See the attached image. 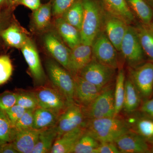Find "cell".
<instances>
[{
    "mask_svg": "<svg viewBox=\"0 0 153 153\" xmlns=\"http://www.w3.org/2000/svg\"><path fill=\"white\" fill-rule=\"evenodd\" d=\"M85 131L100 143H114L130 130L126 118L118 116L86 120Z\"/></svg>",
    "mask_w": 153,
    "mask_h": 153,
    "instance_id": "obj_1",
    "label": "cell"
},
{
    "mask_svg": "<svg viewBox=\"0 0 153 153\" xmlns=\"http://www.w3.org/2000/svg\"><path fill=\"white\" fill-rule=\"evenodd\" d=\"M84 17L80 31L81 43L91 46L103 30L105 9L100 0H82Z\"/></svg>",
    "mask_w": 153,
    "mask_h": 153,
    "instance_id": "obj_2",
    "label": "cell"
},
{
    "mask_svg": "<svg viewBox=\"0 0 153 153\" xmlns=\"http://www.w3.org/2000/svg\"><path fill=\"white\" fill-rule=\"evenodd\" d=\"M114 82L103 88L91 104L82 107L86 120L114 117Z\"/></svg>",
    "mask_w": 153,
    "mask_h": 153,
    "instance_id": "obj_3",
    "label": "cell"
},
{
    "mask_svg": "<svg viewBox=\"0 0 153 153\" xmlns=\"http://www.w3.org/2000/svg\"><path fill=\"white\" fill-rule=\"evenodd\" d=\"M46 68L52 85L63 96L67 104L74 103V82L72 74L59 63L49 60Z\"/></svg>",
    "mask_w": 153,
    "mask_h": 153,
    "instance_id": "obj_4",
    "label": "cell"
},
{
    "mask_svg": "<svg viewBox=\"0 0 153 153\" xmlns=\"http://www.w3.org/2000/svg\"><path fill=\"white\" fill-rule=\"evenodd\" d=\"M120 52L129 68H135L147 61L139 39L132 25L128 27Z\"/></svg>",
    "mask_w": 153,
    "mask_h": 153,
    "instance_id": "obj_5",
    "label": "cell"
},
{
    "mask_svg": "<svg viewBox=\"0 0 153 153\" xmlns=\"http://www.w3.org/2000/svg\"><path fill=\"white\" fill-rule=\"evenodd\" d=\"M116 69L92 59L77 75L97 87L103 88L114 82Z\"/></svg>",
    "mask_w": 153,
    "mask_h": 153,
    "instance_id": "obj_6",
    "label": "cell"
},
{
    "mask_svg": "<svg viewBox=\"0 0 153 153\" xmlns=\"http://www.w3.org/2000/svg\"><path fill=\"white\" fill-rule=\"evenodd\" d=\"M128 77L135 86L143 102L153 95V63L146 61L135 68L128 67Z\"/></svg>",
    "mask_w": 153,
    "mask_h": 153,
    "instance_id": "obj_7",
    "label": "cell"
},
{
    "mask_svg": "<svg viewBox=\"0 0 153 153\" xmlns=\"http://www.w3.org/2000/svg\"><path fill=\"white\" fill-rule=\"evenodd\" d=\"M93 59L100 63L117 69L119 66L118 51L103 30L94 39L91 44Z\"/></svg>",
    "mask_w": 153,
    "mask_h": 153,
    "instance_id": "obj_8",
    "label": "cell"
},
{
    "mask_svg": "<svg viewBox=\"0 0 153 153\" xmlns=\"http://www.w3.org/2000/svg\"><path fill=\"white\" fill-rule=\"evenodd\" d=\"M33 91L38 100V107L49 110L59 116L68 106L65 97L53 85H40Z\"/></svg>",
    "mask_w": 153,
    "mask_h": 153,
    "instance_id": "obj_9",
    "label": "cell"
},
{
    "mask_svg": "<svg viewBox=\"0 0 153 153\" xmlns=\"http://www.w3.org/2000/svg\"><path fill=\"white\" fill-rule=\"evenodd\" d=\"M86 120L82 107L75 102L68 105L58 117L56 125L57 137L75 129L84 127Z\"/></svg>",
    "mask_w": 153,
    "mask_h": 153,
    "instance_id": "obj_10",
    "label": "cell"
},
{
    "mask_svg": "<svg viewBox=\"0 0 153 153\" xmlns=\"http://www.w3.org/2000/svg\"><path fill=\"white\" fill-rule=\"evenodd\" d=\"M130 129L139 135L151 146L153 145V117L137 110L126 118Z\"/></svg>",
    "mask_w": 153,
    "mask_h": 153,
    "instance_id": "obj_11",
    "label": "cell"
},
{
    "mask_svg": "<svg viewBox=\"0 0 153 153\" xmlns=\"http://www.w3.org/2000/svg\"><path fill=\"white\" fill-rule=\"evenodd\" d=\"M128 25L121 19L105 10L103 31L118 52L120 51L122 42Z\"/></svg>",
    "mask_w": 153,
    "mask_h": 153,
    "instance_id": "obj_12",
    "label": "cell"
},
{
    "mask_svg": "<svg viewBox=\"0 0 153 153\" xmlns=\"http://www.w3.org/2000/svg\"><path fill=\"white\" fill-rule=\"evenodd\" d=\"M73 76L74 82V101L82 108L91 104L102 88L86 81L78 75Z\"/></svg>",
    "mask_w": 153,
    "mask_h": 153,
    "instance_id": "obj_13",
    "label": "cell"
},
{
    "mask_svg": "<svg viewBox=\"0 0 153 153\" xmlns=\"http://www.w3.org/2000/svg\"><path fill=\"white\" fill-rule=\"evenodd\" d=\"M114 143L120 153H152L151 145L131 130L119 137Z\"/></svg>",
    "mask_w": 153,
    "mask_h": 153,
    "instance_id": "obj_14",
    "label": "cell"
},
{
    "mask_svg": "<svg viewBox=\"0 0 153 153\" xmlns=\"http://www.w3.org/2000/svg\"><path fill=\"white\" fill-rule=\"evenodd\" d=\"M21 49L35 81L38 85H44L46 76L38 51L33 42L28 38Z\"/></svg>",
    "mask_w": 153,
    "mask_h": 153,
    "instance_id": "obj_15",
    "label": "cell"
},
{
    "mask_svg": "<svg viewBox=\"0 0 153 153\" xmlns=\"http://www.w3.org/2000/svg\"><path fill=\"white\" fill-rule=\"evenodd\" d=\"M45 46L54 59L65 69H69L71 49L52 33L47 34L44 37Z\"/></svg>",
    "mask_w": 153,
    "mask_h": 153,
    "instance_id": "obj_16",
    "label": "cell"
},
{
    "mask_svg": "<svg viewBox=\"0 0 153 153\" xmlns=\"http://www.w3.org/2000/svg\"><path fill=\"white\" fill-rule=\"evenodd\" d=\"M41 131L33 128L20 130L14 128L11 143L19 153H32Z\"/></svg>",
    "mask_w": 153,
    "mask_h": 153,
    "instance_id": "obj_17",
    "label": "cell"
},
{
    "mask_svg": "<svg viewBox=\"0 0 153 153\" xmlns=\"http://www.w3.org/2000/svg\"><path fill=\"white\" fill-rule=\"evenodd\" d=\"M92 59L91 46L81 43L71 49L68 71L72 76L77 75Z\"/></svg>",
    "mask_w": 153,
    "mask_h": 153,
    "instance_id": "obj_18",
    "label": "cell"
},
{
    "mask_svg": "<svg viewBox=\"0 0 153 153\" xmlns=\"http://www.w3.org/2000/svg\"><path fill=\"white\" fill-rule=\"evenodd\" d=\"M85 131V127H81L57 137L50 153H72L74 146Z\"/></svg>",
    "mask_w": 153,
    "mask_h": 153,
    "instance_id": "obj_19",
    "label": "cell"
},
{
    "mask_svg": "<svg viewBox=\"0 0 153 153\" xmlns=\"http://www.w3.org/2000/svg\"><path fill=\"white\" fill-rule=\"evenodd\" d=\"M133 26L147 61L153 63V30L149 25L136 21Z\"/></svg>",
    "mask_w": 153,
    "mask_h": 153,
    "instance_id": "obj_20",
    "label": "cell"
},
{
    "mask_svg": "<svg viewBox=\"0 0 153 153\" xmlns=\"http://www.w3.org/2000/svg\"><path fill=\"white\" fill-rule=\"evenodd\" d=\"M143 102L139 92L131 79L128 76L125 82L124 97L122 110L127 114H130L138 110Z\"/></svg>",
    "mask_w": 153,
    "mask_h": 153,
    "instance_id": "obj_21",
    "label": "cell"
},
{
    "mask_svg": "<svg viewBox=\"0 0 153 153\" xmlns=\"http://www.w3.org/2000/svg\"><path fill=\"white\" fill-rule=\"evenodd\" d=\"M107 11L123 20L128 25L137 21L130 10L126 0H100Z\"/></svg>",
    "mask_w": 153,
    "mask_h": 153,
    "instance_id": "obj_22",
    "label": "cell"
},
{
    "mask_svg": "<svg viewBox=\"0 0 153 153\" xmlns=\"http://www.w3.org/2000/svg\"><path fill=\"white\" fill-rule=\"evenodd\" d=\"M55 26L63 41L70 49L81 44L80 31L68 24L62 18L55 20Z\"/></svg>",
    "mask_w": 153,
    "mask_h": 153,
    "instance_id": "obj_23",
    "label": "cell"
},
{
    "mask_svg": "<svg viewBox=\"0 0 153 153\" xmlns=\"http://www.w3.org/2000/svg\"><path fill=\"white\" fill-rule=\"evenodd\" d=\"M126 1L138 21L149 25L152 19L153 9L146 0H126Z\"/></svg>",
    "mask_w": 153,
    "mask_h": 153,
    "instance_id": "obj_24",
    "label": "cell"
},
{
    "mask_svg": "<svg viewBox=\"0 0 153 153\" xmlns=\"http://www.w3.org/2000/svg\"><path fill=\"white\" fill-rule=\"evenodd\" d=\"M57 137L56 125L41 130L32 153H50Z\"/></svg>",
    "mask_w": 153,
    "mask_h": 153,
    "instance_id": "obj_25",
    "label": "cell"
},
{
    "mask_svg": "<svg viewBox=\"0 0 153 153\" xmlns=\"http://www.w3.org/2000/svg\"><path fill=\"white\" fill-rule=\"evenodd\" d=\"M59 116L49 110L38 107L34 110L33 128L41 130L56 125Z\"/></svg>",
    "mask_w": 153,
    "mask_h": 153,
    "instance_id": "obj_26",
    "label": "cell"
},
{
    "mask_svg": "<svg viewBox=\"0 0 153 153\" xmlns=\"http://www.w3.org/2000/svg\"><path fill=\"white\" fill-rule=\"evenodd\" d=\"M1 36L3 40L10 47L21 49L25 44L27 38L15 25H12L2 31Z\"/></svg>",
    "mask_w": 153,
    "mask_h": 153,
    "instance_id": "obj_27",
    "label": "cell"
},
{
    "mask_svg": "<svg viewBox=\"0 0 153 153\" xmlns=\"http://www.w3.org/2000/svg\"><path fill=\"white\" fill-rule=\"evenodd\" d=\"M84 17L82 0H76L61 16L66 22L74 26L79 31L82 27Z\"/></svg>",
    "mask_w": 153,
    "mask_h": 153,
    "instance_id": "obj_28",
    "label": "cell"
},
{
    "mask_svg": "<svg viewBox=\"0 0 153 153\" xmlns=\"http://www.w3.org/2000/svg\"><path fill=\"white\" fill-rule=\"evenodd\" d=\"M126 77L124 70L120 68L117 74L114 91L115 101L114 117L119 115L123 106L125 93V82Z\"/></svg>",
    "mask_w": 153,
    "mask_h": 153,
    "instance_id": "obj_29",
    "label": "cell"
},
{
    "mask_svg": "<svg viewBox=\"0 0 153 153\" xmlns=\"http://www.w3.org/2000/svg\"><path fill=\"white\" fill-rule=\"evenodd\" d=\"M100 143L86 131L79 138L72 153H95Z\"/></svg>",
    "mask_w": 153,
    "mask_h": 153,
    "instance_id": "obj_30",
    "label": "cell"
},
{
    "mask_svg": "<svg viewBox=\"0 0 153 153\" xmlns=\"http://www.w3.org/2000/svg\"><path fill=\"white\" fill-rule=\"evenodd\" d=\"M52 3L49 2L41 5L38 9L34 11L33 19L37 27L44 30L49 26L51 20Z\"/></svg>",
    "mask_w": 153,
    "mask_h": 153,
    "instance_id": "obj_31",
    "label": "cell"
},
{
    "mask_svg": "<svg viewBox=\"0 0 153 153\" xmlns=\"http://www.w3.org/2000/svg\"><path fill=\"white\" fill-rule=\"evenodd\" d=\"M13 130L5 112L0 110V145L11 142Z\"/></svg>",
    "mask_w": 153,
    "mask_h": 153,
    "instance_id": "obj_32",
    "label": "cell"
},
{
    "mask_svg": "<svg viewBox=\"0 0 153 153\" xmlns=\"http://www.w3.org/2000/svg\"><path fill=\"white\" fill-rule=\"evenodd\" d=\"M16 104L27 110L35 109L38 107V100L33 91L18 94Z\"/></svg>",
    "mask_w": 153,
    "mask_h": 153,
    "instance_id": "obj_33",
    "label": "cell"
},
{
    "mask_svg": "<svg viewBox=\"0 0 153 153\" xmlns=\"http://www.w3.org/2000/svg\"><path fill=\"white\" fill-rule=\"evenodd\" d=\"M13 71V66L10 57L7 55L0 56V85L10 79Z\"/></svg>",
    "mask_w": 153,
    "mask_h": 153,
    "instance_id": "obj_34",
    "label": "cell"
},
{
    "mask_svg": "<svg viewBox=\"0 0 153 153\" xmlns=\"http://www.w3.org/2000/svg\"><path fill=\"white\" fill-rule=\"evenodd\" d=\"M35 109L27 110L14 127L17 130L33 128Z\"/></svg>",
    "mask_w": 153,
    "mask_h": 153,
    "instance_id": "obj_35",
    "label": "cell"
},
{
    "mask_svg": "<svg viewBox=\"0 0 153 153\" xmlns=\"http://www.w3.org/2000/svg\"><path fill=\"white\" fill-rule=\"evenodd\" d=\"M18 93L6 92L0 95V110L5 112L16 104Z\"/></svg>",
    "mask_w": 153,
    "mask_h": 153,
    "instance_id": "obj_36",
    "label": "cell"
},
{
    "mask_svg": "<svg viewBox=\"0 0 153 153\" xmlns=\"http://www.w3.org/2000/svg\"><path fill=\"white\" fill-rule=\"evenodd\" d=\"M76 0H53L52 13L56 16L60 17L68 10Z\"/></svg>",
    "mask_w": 153,
    "mask_h": 153,
    "instance_id": "obj_37",
    "label": "cell"
},
{
    "mask_svg": "<svg viewBox=\"0 0 153 153\" xmlns=\"http://www.w3.org/2000/svg\"><path fill=\"white\" fill-rule=\"evenodd\" d=\"M27 110L24 108L16 104L5 112L14 128L17 122Z\"/></svg>",
    "mask_w": 153,
    "mask_h": 153,
    "instance_id": "obj_38",
    "label": "cell"
},
{
    "mask_svg": "<svg viewBox=\"0 0 153 153\" xmlns=\"http://www.w3.org/2000/svg\"><path fill=\"white\" fill-rule=\"evenodd\" d=\"M95 153H120L116 145L114 143H100L96 149Z\"/></svg>",
    "mask_w": 153,
    "mask_h": 153,
    "instance_id": "obj_39",
    "label": "cell"
},
{
    "mask_svg": "<svg viewBox=\"0 0 153 153\" xmlns=\"http://www.w3.org/2000/svg\"><path fill=\"white\" fill-rule=\"evenodd\" d=\"M139 110L153 117V97L143 102Z\"/></svg>",
    "mask_w": 153,
    "mask_h": 153,
    "instance_id": "obj_40",
    "label": "cell"
},
{
    "mask_svg": "<svg viewBox=\"0 0 153 153\" xmlns=\"http://www.w3.org/2000/svg\"><path fill=\"white\" fill-rule=\"evenodd\" d=\"M18 4L23 5L33 11L36 10L41 5V0H20Z\"/></svg>",
    "mask_w": 153,
    "mask_h": 153,
    "instance_id": "obj_41",
    "label": "cell"
},
{
    "mask_svg": "<svg viewBox=\"0 0 153 153\" xmlns=\"http://www.w3.org/2000/svg\"><path fill=\"white\" fill-rule=\"evenodd\" d=\"M0 153H19L12 143L0 145Z\"/></svg>",
    "mask_w": 153,
    "mask_h": 153,
    "instance_id": "obj_42",
    "label": "cell"
},
{
    "mask_svg": "<svg viewBox=\"0 0 153 153\" xmlns=\"http://www.w3.org/2000/svg\"><path fill=\"white\" fill-rule=\"evenodd\" d=\"M20 0H8L7 4L10 6L13 7L18 4Z\"/></svg>",
    "mask_w": 153,
    "mask_h": 153,
    "instance_id": "obj_43",
    "label": "cell"
},
{
    "mask_svg": "<svg viewBox=\"0 0 153 153\" xmlns=\"http://www.w3.org/2000/svg\"><path fill=\"white\" fill-rule=\"evenodd\" d=\"M8 0H0V8L4 5L7 4Z\"/></svg>",
    "mask_w": 153,
    "mask_h": 153,
    "instance_id": "obj_44",
    "label": "cell"
},
{
    "mask_svg": "<svg viewBox=\"0 0 153 153\" xmlns=\"http://www.w3.org/2000/svg\"><path fill=\"white\" fill-rule=\"evenodd\" d=\"M146 1L153 9V0H146Z\"/></svg>",
    "mask_w": 153,
    "mask_h": 153,
    "instance_id": "obj_45",
    "label": "cell"
},
{
    "mask_svg": "<svg viewBox=\"0 0 153 153\" xmlns=\"http://www.w3.org/2000/svg\"><path fill=\"white\" fill-rule=\"evenodd\" d=\"M149 27L153 30V16L150 24L149 25Z\"/></svg>",
    "mask_w": 153,
    "mask_h": 153,
    "instance_id": "obj_46",
    "label": "cell"
},
{
    "mask_svg": "<svg viewBox=\"0 0 153 153\" xmlns=\"http://www.w3.org/2000/svg\"><path fill=\"white\" fill-rule=\"evenodd\" d=\"M151 151H152V153H153V145L151 146Z\"/></svg>",
    "mask_w": 153,
    "mask_h": 153,
    "instance_id": "obj_47",
    "label": "cell"
},
{
    "mask_svg": "<svg viewBox=\"0 0 153 153\" xmlns=\"http://www.w3.org/2000/svg\"><path fill=\"white\" fill-rule=\"evenodd\" d=\"M1 25L0 24V35H1Z\"/></svg>",
    "mask_w": 153,
    "mask_h": 153,
    "instance_id": "obj_48",
    "label": "cell"
}]
</instances>
